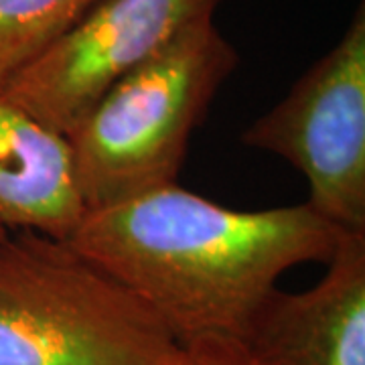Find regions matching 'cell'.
<instances>
[{
    "label": "cell",
    "mask_w": 365,
    "mask_h": 365,
    "mask_svg": "<svg viewBox=\"0 0 365 365\" xmlns=\"http://www.w3.org/2000/svg\"><path fill=\"white\" fill-rule=\"evenodd\" d=\"M4 235H6V232H4V230L0 227V237H4Z\"/></svg>",
    "instance_id": "cell-10"
},
{
    "label": "cell",
    "mask_w": 365,
    "mask_h": 365,
    "mask_svg": "<svg viewBox=\"0 0 365 365\" xmlns=\"http://www.w3.org/2000/svg\"><path fill=\"white\" fill-rule=\"evenodd\" d=\"M98 0H0V90Z\"/></svg>",
    "instance_id": "cell-8"
},
{
    "label": "cell",
    "mask_w": 365,
    "mask_h": 365,
    "mask_svg": "<svg viewBox=\"0 0 365 365\" xmlns=\"http://www.w3.org/2000/svg\"><path fill=\"white\" fill-rule=\"evenodd\" d=\"M225 0H98L0 90L69 134L118 79L146 63Z\"/></svg>",
    "instance_id": "cell-5"
},
{
    "label": "cell",
    "mask_w": 365,
    "mask_h": 365,
    "mask_svg": "<svg viewBox=\"0 0 365 365\" xmlns=\"http://www.w3.org/2000/svg\"><path fill=\"white\" fill-rule=\"evenodd\" d=\"M343 234L307 201L246 211L177 182L90 209L69 242L185 345L242 339L280 276L300 264H327Z\"/></svg>",
    "instance_id": "cell-1"
},
{
    "label": "cell",
    "mask_w": 365,
    "mask_h": 365,
    "mask_svg": "<svg viewBox=\"0 0 365 365\" xmlns=\"http://www.w3.org/2000/svg\"><path fill=\"white\" fill-rule=\"evenodd\" d=\"M237 63L205 19L118 79L67 134L88 211L177 185L191 136Z\"/></svg>",
    "instance_id": "cell-2"
},
{
    "label": "cell",
    "mask_w": 365,
    "mask_h": 365,
    "mask_svg": "<svg viewBox=\"0 0 365 365\" xmlns=\"http://www.w3.org/2000/svg\"><path fill=\"white\" fill-rule=\"evenodd\" d=\"M182 345L69 240L0 237V365H173Z\"/></svg>",
    "instance_id": "cell-3"
},
{
    "label": "cell",
    "mask_w": 365,
    "mask_h": 365,
    "mask_svg": "<svg viewBox=\"0 0 365 365\" xmlns=\"http://www.w3.org/2000/svg\"><path fill=\"white\" fill-rule=\"evenodd\" d=\"M86 213L67 134L0 93V227L71 240Z\"/></svg>",
    "instance_id": "cell-7"
},
{
    "label": "cell",
    "mask_w": 365,
    "mask_h": 365,
    "mask_svg": "<svg viewBox=\"0 0 365 365\" xmlns=\"http://www.w3.org/2000/svg\"><path fill=\"white\" fill-rule=\"evenodd\" d=\"M173 365H258L235 337H201L185 343Z\"/></svg>",
    "instance_id": "cell-9"
},
{
    "label": "cell",
    "mask_w": 365,
    "mask_h": 365,
    "mask_svg": "<svg viewBox=\"0 0 365 365\" xmlns=\"http://www.w3.org/2000/svg\"><path fill=\"white\" fill-rule=\"evenodd\" d=\"M242 143L284 158L309 185L307 203L343 232H365V6L341 39Z\"/></svg>",
    "instance_id": "cell-4"
},
{
    "label": "cell",
    "mask_w": 365,
    "mask_h": 365,
    "mask_svg": "<svg viewBox=\"0 0 365 365\" xmlns=\"http://www.w3.org/2000/svg\"><path fill=\"white\" fill-rule=\"evenodd\" d=\"M258 365H365V232H345L325 276L276 288L244 333Z\"/></svg>",
    "instance_id": "cell-6"
}]
</instances>
